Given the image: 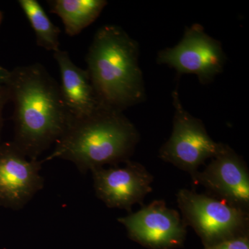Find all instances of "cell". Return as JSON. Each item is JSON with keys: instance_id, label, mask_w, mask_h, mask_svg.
I'll return each mask as SVG.
<instances>
[{"instance_id": "6da1fadb", "label": "cell", "mask_w": 249, "mask_h": 249, "mask_svg": "<svg viewBox=\"0 0 249 249\" xmlns=\"http://www.w3.org/2000/svg\"><path fill=\"white\" fill-rule=\"evenodd\" d=\"M6 86L14 105L13 143L28 158L38 160L73 120L59 83L45 67L35 63L14 69Z\"/></svg>"}, {"instance_id": "7a4b0ae2", "label": "cell", "mask_w": 249, "mask_h": 249, "mask_svg": "<svg viewBox=\"0 0 249 249\" xmlns=\"http://www.w3.org/2000/svg\"><path fill=\"white\" fill-rule=\"evenodd\" d=\"M138 42L116 25L100 28L87 53V71L105 107L122 111L142 102L145 89Z\"/></svg>"}, {"instance_id": "3957f363", "label": "cell", "mask_w": 249, "mask_h": 249, "mask_svg": "<svg viewBox=\"0 0 249 249\" xmlns=\"http://www.w3.org/2000/svg\"><path fill=\"white\" fill-rule=\"evenodd\" d=\"M139 141L135 125L122 111L105 109L85 119L72 120L42 163L62 159L83 173L125 163Z\"/></svg>"}, {"instance_id": "277c9868", "label": "cell", "mask_w": 249, "mask_h": 249, "mask_svg": "<svg viewBox=\"0 0 249 249\" xmlns=\"http://www.w3.org/2000/svg\"><path fill=\"white\" fill-rule=\"evenodd\" d=\"M177 199L183 222L194 229L204 247L249 235V211L188 189L180 190Z\"/></svg>"}, {"instance_id": "5b68a950", "label": "cell", "mask_w": 249, "mask_h": 249, "mask_svg": "<svg viewBox=\"0 0 249 249\" xmlns=\"http://www.w3.org/2000/svg\"><path fill=\"white\" fill-rule=\"evenodd\" d=\"M172 97L175 109L173 132L160 147L159 156L189 173L193 180L199 166L220 153L226 144L213 140L202 121L185 109L178 90L173 91Z\"/></svg>"}, {"instance_id": "8992f818", "label": "cell", "mask_w": 249, "mask_h": 249, "mask_svg": "<svg viewBox=\"0 0 249 249\" xmlns=\"http://www.w3.org/2000/svg\"><path fill=\"white\" fill-rule=\"evenodd\" d=\"M226 60L221 42L199 24L187 27L178 45L162 49L157 58V63L168 65L178 75H196L201 85L213 81L224 70Z\"/></svg>"}, {"instance_id": "52a82bcc", "label": "cell", "mask_w": 249, "mask_h": 249, "mask_svg": "<svg viewBox=\"0 0 249 249\" xmlns=\"http://www.w3.org/2000/svg\"><path fill=\"white\" fill-rule=\"evenodd\" d=\"M131 240L150 249H174L182 247L186 225L176 210L163 200H155L140 211L118 219Z\"/></svg>"}, {"instance_id": "ba28073f", "label": "cell", "mask_w": 249, "mask_h": 249, "mask_svg": "<svg viewBox=\"0 0 249 249\" xmlns=\"http://www.w3.org/2000/svg\"><path fill=\"white\" fill-rule=\"evenodd\" d=\"M193 181L204 186L208 196L249 211L248 167L229 145H225L202 172H198Z\"/></svg>"}, {"instance_id": "9c48e42d", "label": "cell", "mask_w": 249, "mask_h": 249, "mask_svg": "<svg viewBox=\"0 0 249 249\" xmlns=\"http://www.w3.org/2000/svg\"><path fill=\"white\" fill-rule=\"evenodd\" d=\"M42 160H31L11 142L0 143V206L23 209L44 186Z\"/></svg>"}, {"instance_id": "30bf717a", "label": "cell", "mask_w": 249, "mask_h": 249, "mask_svg": "<svg viewBox=\"0 0 249 249\" xmlns=\"http://www.w3.org/2000/svg\"><path fill=\"white\" fill-rule=\"evenodd\" d=\"M95 193L98 199L111 209L132 213V206L142 205L152 191L153 176L141 163L128 160L125 166L91 170Z\"/></svg>"}, {"instance_id": "8fae6325", "label": "cell", "mask_w": 249, "mask_h": 249, "mask_svg": "<svg viewBox=\"0 0 249 249\" xmlns=\"http://www.w3.org/2000/svg\"><path fill=\"white\" fill-rule=\"evenodd\" d=\"M60 73V93L73 120L85 119L108 108L98 98L87 70L77 66L70 54L61 49L53 52Z\"/></svg>"}, {"instance_id": "7c38bea8", "label": "cell", "mask_w": 249, "mask_h": 249, "mask_svg": "<svg viewBox=\"0 0 249 249\" xmlns=\"http://www.w3.org/2000/svg\"><path fill=\"white\" fill-rule=\"evenodd\" d=\"M47 2L50 12L61 19L65 33L71 37L96 20L107 4L106 0H52Z\"/></svg>"}, {"instance_id": "4fadbf2b", "label": "cell", "mask_w": 249, "mask_h": 249, "mask_svg": "<svg viewBox=\"0 0 249 249\" xmlns=\"http://www.w3.org/2000/svg\"><path fill=\"white\" fill-rule=\"evenodd\" d=\"M18 4L25 14L35 33L36 43L47 51L55 52L60 48V28L49 19L45 10L36 0H19Z\"/></svg>"}, {"instance_id": "5bb4252c", "label": "cell", "mask_w": 249, "mask_h": 249, "mask_svg": "<svg viewBox=\"0 0 249 249\" xmlns=\"http://www.w3.org/2000/svg\"><path fill=\"white\" fill-rule=\"evenodd\" d=\"M204 249H249V235L240 236L218 243Z\"/></svg>"}, {"instance_id": "9a60e30c", "label": "cell", "mask_w": 249, "mask_h": 249, "mask_svg": "<svg viewBox=\"0 0 249 249\" xmlns=\"http://www.w3.org/2000/svg\"><path fill=\"white\" fill-rule=\"evenodd\" d=\"M10 101L9 90L7 86L0 88V143H1V133L3 124V110L5 105Z\"/></svg>"}, {"instance_id": "2e32d148", "label": "cell", "mask_w": 249, "mask_h": 249, "mask_svg": "<svg viewBox=\"0 0 249 249\" xmlns=\"http://www.w3.org/2000/svg\"><path fill=\"white\" fill-rule=\"evenodd\" d=\"M11 71L0 65V88L6 86L9 82Z\"/></svg>"}, {"instance_id": "e0dca14e", "label": "cell", "mask_w": 249, "mask_h": 249, "mask_svg": "<svg viewBox=\"0 0 249 249\" xmlns=\"http://www.w3.org/2000/svg\"><path fill=\"white\" fill-rule=\"evenodd\" d=\"M3 15L2 13L0 11V25H1V22H2Z\"/></svg>"}]
</instances>
